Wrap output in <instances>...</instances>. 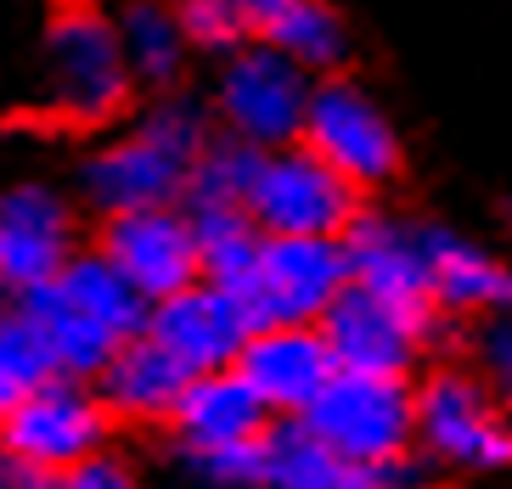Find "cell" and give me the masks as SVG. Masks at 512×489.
<instances>
[{
  "label": "cell",
  "mask_w": 512,
  "mask_h": 489,
  "mask_svg": "<svg viewBox=\"0 0 512 489\" xmlns=\"http://www.w3.org/2000/svg\"><path fill=\"white\" fill-rule=\"evenodd\" d=\"M417 461L434 484H512V405L467 360L417 377Z\"/></svg>",
  "instance_id": "6da1fadb"
},
{
  "label": "cell",
  "mask_w": 512,
  "mask_h": 489,
  "mask_svg": "<svg viewBox=\"0 0 512 489\" xmlns=\"http://www.w3.org/2000/svg\"><path fill=\"white\" fill-rule=\"evenodd\" d=\"M40 74H46L51 119L74 124V130L113 124L136 96V74H130L119 45V23L96 6H62L51 17Z\"/></svg>",
  "instance_id": "7a4b0ae2"
},
{
  "label": "cell",
  "mask_w": 512,
  "mask_h": 489,
  "mask_svg": "<svg viewBox=\"0 0 512 489\" xmlns=\"http://www.w3.org/2000/svg\"><path fill=\"white\" fill-rule=\"evenodd\" d=\"M316 79L304 74L293 57H282L271 40H248L231 51L214 74V130L242 141L254 152H282L304 147V119H310Z\"/></svg>",
  "instance_id": "3957f363"
},
{
  "label": "cell",
  "mask_w": 512,
  "mask_h": 489,
  "mask_svg": "<svg viewBox=\"0 0 512 489\" xmlns=\"http://www.w3.org/2000/svg\"><path fill=\"white\" fill-rule=\"evenodd\" d=\"M304 147L327 163L332 175H344L361 197L389 192L406 175V135L389 119V107L377 102L361 79H316L310 119H304Z\"/></svg>",
  "instance_id": "277c9868"
},
{
  "label": "cell",
  "mask_w": 512,
  "mask_h": 489,
  "mask_svg": "<svg viewBox=\"0 0 512 489\" xmlns=\"http://www.w3.org/2000/svg\"><path fill=\"white\" fill-rule=\"evenodd\" d=\"M299 422L355 467H400L417 456V383L338 371Z\"/></svg>",
  "instance_id": "5b68a950"
},
{
  "label": "cell",
  "mask_w": 512,
  "mask_h": 489,
  "mask_svg": "<svg viewBox=\"0 0 512 489\" xmlns=\"http://www.w3.org/2000/svg\"><path fill=\"white\" fill-rule=\"evenodd\" d=\"M349 287L344 237H265L237 298L254 326H321Z\"/></svg>",
  "instance_id": "8992f818"
},
{
  "label": "cell",
  "mask_w": 512,
  "mask_h": 489,
  "mask_svg": "<svg viewBox=\"0 0 512 489\" xmlns=\"http://www.w3.org/2000/svg\"><path fill=\"white\" fill-rule=\"evenodd\" d=\"M192 163V152L164 141L147 119H130V130L107 135L102 147L79 158V197L102 220L147 214V208H186Z\"/></svg>",
  "instance_id": "52a82bcc"
},
{
  "label": "cell",
  "mask_w": 512,
  "mask_h": 489,
  "mask_svg": "<svg viewBox=\"0 0 512 489\" xmlns=\"http://www.w3.org/2000/svg\"><path fill=\"white\" fill-rule=\"evenodd\" d=\"M113 416H107L96 383H68L57 377L23 400L12 416H0V456H12L29 478H57L79 461L102 456L113 445Z\"/></svg>",
  "instance_id": "ba28073f"
},
{
  "label": "cell",
  "mask_w": 512,
  "mask_h": 489,
  "mask_svg": "<svg viewBox=\"0 0 512 489\" xmlns=\"http://www.w3.org/2000/svg\"><path fill=\"white\" fill-rule=\"evenodd\" d=\"M361 208L366 197L310 147L265 152L248 192V220L259 225V237H344Z\"/></svg>",
  "instance_id": "9c48e42d"
},
{
  "label": "cell",
  "mask_w": 512,
  "mask_h": 489,
  "mask_svg": "<svg viewBox=\"0 0 512 489\" xmlns=\"http://www.w3.org/2000/svg\"><path fill=\"white\" fill-rule=\"evenodd\" d=\"M327 349L338 360V371L355 377H406L417 383L422 371L434 366V338H439V315L434 310H406L389 298H372L361 287H349L332 315L321 321Z\"/></svg>",
  "instance_id": "30bf717a"
},
{
  "label": "cell",
  "mask_w": 512,
  "mask_h": 489,
  "mask_svg": "<svg viewBox=\"0 0 512 489\" xmlns=\"http://www.w3.org/2000/svg\"><path fill=\"white\" fill-rule=\"evenodd\" d=\"M79 253L74 197L51 180H17L0 192V293L29 298L51 287Z\"/></svg>",
  "instance_id": "8fae6325"
},
{
  "label": "cell",
  "mask_w": 512,
  "mask_h": 489,
  "mask_svg": "<svg viewBox=\"0 0 512 489\" xmlns=\"http://www.w3.org/2000/svg\"><path fill=\"white\" fill-rule=\"evenodd\" d=\"M428 242V298L439 321H496L512 310V253L467 237L451 220H422Z\"/></svg>",
  "instance_id": "7c38bea8"
},
{
  "label": "cell",
  "mask_w": 512,
  "mask_h": 489,
  "mask_svg": "<svg viewBox=\"0 0 512 489\" xmlns=\"http://www.w3.org/2000/svg\"><path fill=\"white\" fill-rule=\"evenodd\" d=\"M96 248L124 270V282L136 287L147 304H164V298L203 282L197 231H192V214L186 208H147V214L102 220Z\"/></svg>",
  "instance_id": "4fadbf2b"
},
{
  "label": "cell",
  "mask_w": 512,
  "mask_h": 489,
  "mask_svg": "<svg viewBox=\"0 0 512 489\" xmlns=\"http://www.w3.org/2000/svg\"><path fill=\"white\" fill-rule=\"evenodd\" d=\"M259 326L248 321L242 298L226 293L214 282H197L186 293L152 304V321H147V338L164 349L169 360H181L192 377H209V371H237L242 349L254 338Z\"/></svg>",
  "instance_id": "5bb4252c"
},
{
  "label": "cell",
  "mask_w": 512,
  "mask_h": 489,
  "mask_svg": "<svg viewBox=\"0 0 512 489\" xmlns=\"http://www.w3.org/2000/svg\"><path fill=\"white\" fill-rule=\"evenodd\" d=\"M237 377L259 394L271 422H299L338 377L321 326H259L237 360Z\"/></svg>",
  "instance_id": "9a60e30c"
},
{
  "label": "cell",
  "mask_w": 512,
  "mask_h": 489,
  "mask_svg": "<svg viewBox=\"0 0 512 489\" xmlns=\"http://www.w3.org/2000/svg\"><path fill=\"white\" fill-rule=\"evenodd\" d=\"M344 253H349V282L361 293L406 304V310H434L422 220L394 214V208H361V220L344 231Z\"/></svg>",
  "instance_id": "2e32d148"
},
{
  "label": "cell",
  "mask_w": 512,
  "mask_h": 489,
  "mask_svg": "<svg viewBox=\"0 0 512 489\" xmlns=\"http://www.w3.org/2000/svg\"><path fill=\"white\" fill-rule=\"evenodd\" d=\"M428 467L417 456L400 467H355L327 450L304 422H276L265 433V489H428Z\"/></svg>",
  "instance_id": "e0dca14e"
},
{
  "label": "cell",
  "mask_w": 512,
  "mask_h": 489,
  "mask_svg": "<svg viewBox=\"0 0 512 489\" xmlns=\"http://www.w3.org/2000/svg\"><path fill=\"white\" fill-rule=\"evenodd\" d=\"M186 383L192 371L181 360H169L152 338L124 343L113 366L96 377V394H102L113 428H130V433H158V428H175V411L186 400Z\"/></svg>",
  "instance_id": "ac0fdd59"
},
{
  "label": "cell",
  "mask_w": 512,
  "mask_h": 489,
  "mask_svg": "<svg viewBox=\"0 0 512 489\" xmlns=\"http://www.w3.org/2000/svg\"><path fill=\"white\" fill-rule=\"evenodd\" d=\"M271 428H276L271 411L259 405V394L242 383L237 371H209V377L186 383V400L175 411L169 439L175 445L214 450V445H259Z\"/></svg>",
  "instance_id": "d6986e66"
},
{
  "label": "cell",
  "mask_w": 512,
  "mask_h": 489,
  "mask_svg": "<svg viewBox=\"0 0 512 489\" xmlns=\"http://www.w3.org/2000/svg\"><path fill=\"white\" fill-rule=\"evenodd\" d=\"M17 310L34 321L51 366H57V377H68V383H96V377L113 366V355L124 349L107 326H96L85 310H74V304L57 293V282L29 293V298H17Z\"/></svg>",
  "instance_id": "ffe728a7"
},
{
  "label": "cell",
  "mask_w": 512,
  "mask_h": 489,
  "mask_svg": "<svg viewBox=\"0 0 512 489\" xmlns=\"http://www.w3.org/2000/svg\"><path fill=\"white\" fill-rule=\"evenodd\" d=\"M113 23H119V45H124V62H130L136 85L158 90V96H169L181 85L186 62H192V45H186V29L175 17V0H130Z\"/></svg>",
  "instance_id": "44dd1931"
},
{
  "label": "cell",
  "mask_w": 512,
  "mask_h": 489,
  "mask_svg": "<svg viewBox=\"0 0 512 489\" xmlns=\"http://www.w3.org/2000/svg\"><path fill=\"white\" fill-rule=\"evenodd\" d=\"M57 293L85 310L96 326H107L119 343H136L147 338V321H152V304L136 293V287L124 282V270L107 259L102 248H79L74 265L57 276Z\"/></svg>",
  "instance_id": "7402d4cb"
},
{
  "label": "cell",
  "mask_w": 512,
  "mask_h": 489,
  "mask_svg": "<svg viewBox=\"0 0 512 489\" xmlns=\"http://www.w3.org/2000/svg\"><path fill=\"white\" fill-rule=\"evenodd\" d=\"M271 45L299 62L310 79H338L349 62V23L332 0H299L271 29Z\"/></svg>",
  "instance_id": "603a6c76"
},
{
  "label": "cell",
  "mask_w": 512,
  "mask_h": 489,
  "mask_svg": "<svg viewBox=\"0 0 512 489\" xmlns=\"http://www.w3.org/2000/svg\"><path fill=\"white\" fill-rule=\"evenodd\" d=\"M186 214H192V231H197L203 282L237 293L248 282V270H254L259 248H265L259 225L248 220V208H186Z\"/></svg>",
  "instance_id": "cb8c5ba5"
},
{
  "label": "cell",
  "mask_w": 512,
  "mask_h": 489,
  "mask_svg": "<svg viewBox=\"0 0 512 489\" xmlns=\"http://www.w3.org/2000/svg\"><path fill=\"white\" fill-rule=\"evenodd\" d=\"M259 158H265V152L242 147V141H231V135H214L209 147H203V158L192 163L186 208H248Z\"/></svg>",
  "instance_id": "d4e9b609"
},
{
  "label": "cell",
  "mask_w": 512,
  "mask_h": 489,
  "mask_svg": "<svg viewBox=\"0 0 512 489\" xmlns=\"http://www.w3.org/2000/svg\"><path fill=\"white\" fill-rule=\"evenodd\" d=\"M51 383H57V366H51L46 343H40L29 315L12 304L6 321H0V416H12L17 405L34 400Z\"/></svg>",
  "instance_id": "484cf974"
},
{
  "label": "cell",
  "mask_w": 512,
  "mask_h": 489,
  "mask_svg": "<svg viewBox=\"0 0 512 489\" xmlns=\"http://www.w3.org/2000/svg\"><path fill=\"white\" fill-rule=\"evenodd\" d=\"M169 467L186 489H265V439L259 445H169Z\"/></svg>",
  "instance_id": "4316f807"
},
{
  "label": "cell",
  "mask_w": 512,
  "mask_h": 489,
  "mask_svg": "<svg viewBox=\"0 0 512 489\" xmlns=\"http://www.w3.org/2000/svg\"><path fill=\"white\" fill-rule=\"evenodd\" d=\"M175 17H181V29H186V45L203 51V57L226 62L231 51L248 45V29L237 23V12H231L226 0H175Z\"/></svg>",
  "instance_id": "83f0119b"
},
{
  "label": "cell",
  "mask_w": 512,
  "mask_h": 489,
  "mask_svg": "<svg viewBox=\"0 0 512 489\" xmlns=\"http://www.w3.org/2000/svg\"><path fill=\"white\" fill-rule=\"evenodd\" d=\"M467 366L512 405V310L496 315V321H479L467 332Z\"/></svg>",
  "instance_id": "f1b7e54d"
},
{
  "label": "cell",
  "mask_w": 512,
  "mask_h": 489,
  "mask_svg": "<svg viewBox=\"0 0 512 489\" xmlns=\"http://www.w3.org/2000/svg\"><path fill=\"white\" fill-rule=\"evenodd\" d=\"M40 489H147V478H141V461L130 456V450L107 445L102 456L79 461V467H68V473L40 478Z\"/></svg>",
  "instance_id": "f546056e"
},
{
  "label": "cell",
  "mask_w": 512,
  "mask_h": 489,
  "mask_svg": "<svg viewBox=\"0 0 512 489\" xmlns=\"http://www.w3.org/2000/svg\"><path fill=\"white\" fill-rule=\"evenodd\" d=\"M226 6L237 12V23L248 29V40H271V29L299 6V0H226Z\"/></svg>",
  "instance_id": "4dcf8cb0"
},
{
  "label": "cell",
  "mask_w": 512,
  "mask_h": 489,
  "mask_svg": "<svg viewBox=\"0 0 512 489\" xmlns=\"http://www.w3.org/2000/svg\"><path fill=\"white\" fill-rule=\"evenodd\" d=\"M0 489H40V478H29L12 456H0Z\"/></svg>",
  "instance_id": "1f68e13d"
},
{
  "label": "cell",
  "mask_w": 512,
  "mask_h": 489,
  "mask_svg": "<svg viewBox=\"0 0 512 489\" xmlns=\"http://www.w3.org/2000/svg\"><path fill=\"white\" fill-rule=\"evenodd\" d=\"M501 225H507V237H512V197L501 203Z\"/></svg>",
  "instance_id": "d6a6232c"
},
{
  "label": "cell",
  "mask_w": 512,
  "mask_h": 489,
  "mask_svg": "<svg viewBox=\"0 0 512 489\" xmlns=\"http://www.w3.org/2000/svg\"><path fill=\"white\" fill-rule=\"evenodd\" d=\"M6 310H12V298H6V293H0V321H6Z\"/></svg>",
  "instance_id": "836d02e7"
},
{
  "label": "cell",
  "mask_w": 512,
  "mask_h": 489,
  "mask_svg": "<svg viewBox=\"0 0 512 489\" xmlns=\"http://www.w3.org/2000/svg\"><path fill=\"white\" fill-rule=\"evenodd\" d=\"M428 489H439V484H428Z\"/></svg>",
  "instance_id": "e575fe53"
}]
</instances>
